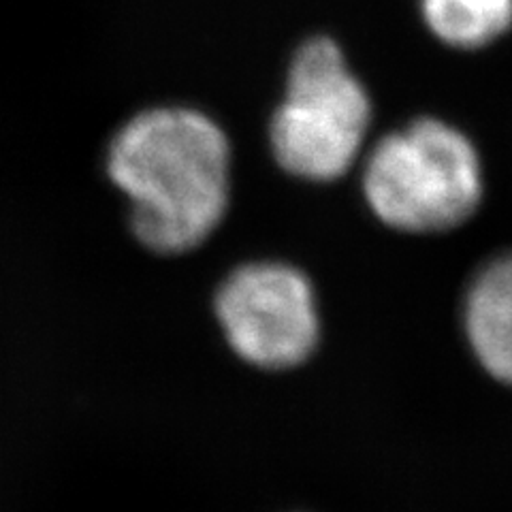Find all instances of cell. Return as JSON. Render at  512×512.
<instances>
[{"label": "cell", "instance_id": "6da1fadb", "mask_svg": "<svg viewBox=\"0 0 512 512\" xmlns=\"http://www.w3.org/2000/svg\"><path fill=\"white\" fill-rule=\"evenodd\" d=\"M107 173L131 203L139 242L160 254H182L201 246L227 212L231 146L201 111L156 107L120 128Z\"/></svg>", "mask_w": 512, "mask_h": 512}, {"label": "cell", "instance_id": "8992f818", "mask_svg": "<svg viewBox=\"0 0 512 512\" xmlns=\"http://www.w3.org/2000/svg\"><path fill=\"white\" fill-rule=\"evenodd\" d=\"M423 15L444 43L476 50L512 26V0H421Z\"/></svg>", "mask_w": 512, "mask_h": 512}, {"label": "cell", "instance_id": "277c9868", "mask_svg": "<svg viewBox=\"0 0 512 512\" xmlns=\"http://www.w3.org/2000/svg\"><path fill=\"white\" fill-rule=\"evenodd\" d=\"M216 316L237 355L265 370L299 365L318 344L314 288L284 263L237 267L218 288Z\"/></svg>", "mask_w": 512, "mask_h": 512}, {"label": "cell", "instance_id": "5b68a950", "mask_svg": "<svg viewBox=\"0 0 512 512\" xmlns=\"http://www.w3.org/2000/svg\"><path fill=\"white\" fill-rule=\"evenodd\" d=\"M466 331L485 370L512 384V254L491 261L466 299Z\"/></svg>", "mask_w": 512, "mask_h": 512}, {"label": "cell", "instance_id": "3957f363", "mask_svg": "<svg viewBox=\"0 0 512 512\" xmlns=\"http://www.w3.org/2000/svg\"><path fill=\"white\" fill-rule=\"evenodd\" d=\"M370 120V96L340 47L318 37L293 58L286 94L271 120V150L297 178L338 180L355 165Z\"/></svg>", "mask_w": 512, "mask_h": 512}, {"label": "cell", "instance_id": "7a4b0ae2", "mask_svg": "<svg viewBox=\"0 0 512 512\" xmlns=\"http://www.w3.org/2000/svg\"><path fill=\"white\" fill-rule=\"evenodd\" d=\"M480 190L472 143L438 120H419L384 137L363 171L372 212L408 233L457 227L474 214Z\"/></svg>", "mask_w": 512, "mask_h": 512}]
</instances>
